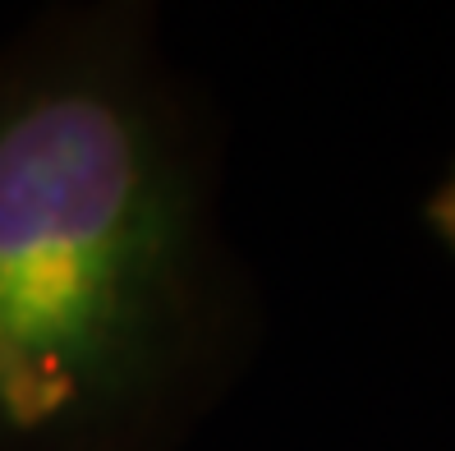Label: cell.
Listing matches in <instances>:
<instances>
[{
    "label": "cell",
    "mask_w": 455,
    "mask_h": 451,
    "mask_svg": "<svg viewBox=\"0 0 455 451\" xmlns=\"http://www.w3.org/2000/svg\"><path fill=\"white\" fill-rule=\"evenodd\" d=\"M212 162L148 19L0 51V451H166L226 383Z\"/></svg>",
    "instance_id": "cell-1"
},
{
    "label": "cell",
    "mask_w": 455,
    "mask_h": 451,
    "mask_svg": "<svg viewBox=\"0 0 455 451\" xmlns=\"http://www.w3.org/2000/svg\"><path fill=\"white\" fill-rule=\"evenodd\" d=\"M427 221H433L437 240L455 254V166H451V175L442 180V189L427 198Z\"/></svg>",
    "instance_id": "cell-2"
}]
</instances>
